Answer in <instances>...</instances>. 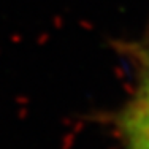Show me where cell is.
Here are the masks:
<instances>
[{
    "instance_id": "6da1fadb",
    "label": "cell",
    "mask_w": 149,
    "mask_h": 149,
    "mask_svg": "<svg viewBox=\"0 0 149 149\" xmlns=\"http://www.w3.org/2000/svg\"><path fill=\"white\" fill-rule=\"evenodd\" d=\"M114 48L129 65L132 84L122 103L98 120L111 130L119 149H149V35L120 40Z\"/></svg>"
}]
</instances>
